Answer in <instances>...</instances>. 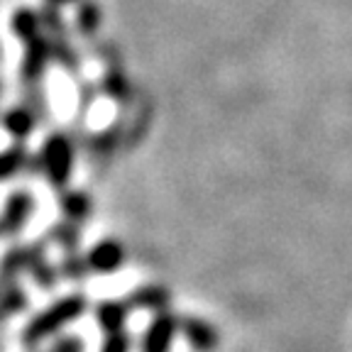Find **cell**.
I'll list each match as a JSON object with an SVG mask.
<instances>
[{"instance_id":"14","label":"cell","mask_w":352,"mask_h":352,"mask_svg":"<svg viewBox=\"0 0 352 352\" xmlns=\"http://www.w3.org/2000/svg\"><path fill=\"white\" fill-rule=\"evenodd\" d=\"M10 30L22 44H28L30 39H34L37 34H42V20H39V12L32 10V8H17L12 12L10 20Z\"/></svg>"},{"instance_id":"6","label":"cell","mask_w":352,"mask_h":352,"mask_svg":"<svg viewBox=\"0 0 352 352\" xmlns=\"http://www.w3.org/2000/svg\"><path fill=\"white\" fill-rule=\"evenodd\" d=\"M94 274H113L125 262V248L118 240H100L86 254Z\"/></svg>"},{"instance_id":"19","label":"cell","mask_w":352,"mask_h":352,"mask_svg":"<svg viewBox=\"0 0 352 352\" xmlns=\"http://www.w3.org/2000/svg\"><path fill=\"white\" fill-rule=\"evenodd\" d=\"M52 61L61 64L66 72L76 74L78 66H81V59H78V52L72 47V42L66 37H52Z\"/></svg>"},{"instance_id":"24","label":"cell","mask_w":352,"mask_h":352,"mask_svg":"<svg viewBox=\"0 0 352 352\" xmlns=\"http://www.w3.org/2000/svg\"><path fill=\"white\" fill-rule=\"evenodd\" d=\"M52 352H83V342L81 338H74V336L59 338L56 345L52 347Z\"/></svg>"},{"instance_id":"20","label":"cell","mask_w":352,"mask_h":352,"mask_svg":"<svg viewBox=\"0 0 352 352\" xmlns=\"http://www.w3.org/2000/svg\"><path fill=\"white\" fill-rule=\"evenodd\" d=\"M59 274L69 281H83L91 274V264L81 252H66L59 262Z\"/></svg>"},{"instance_id":"22","label":"cell","mask_w":352,"mask_h":352,"mask_svg":"<svg viewBox=\"0 0 352 352\" xmlns=\"http://www.w3.org/2000/svg\"><path fill=\"white\" fill-rule=\"evenodd\" d=\"M130 336H127V330H116V333H108L103 340V347H100V352H130Z\"/></svg>"},{"instance_id":"16","label":"cell","mask_w":352,"mask_h":352,"mask_svg":"<svg viewBox=\"0 0 352 352\" xmlns=\"http://www.w3.org/2000/svg\"><path fill=\"white\" fill-rule=\"evenodd\" d=\"M50 240L56 242L64 252H78V245H81V228L78 223H72V220H61V223H54L50 228Z\"/></svg>"},{"instance_id":"15","label":"cell","mask_w":352,"mask_h":352,"mask_svg":"<svg viewBox=\"0 0 352 352\" xmlns=\"http://www.w3.org/2000/svg\"><path fill=\"white\" fill-rule=\"evenodd\" d=\"M30 157H32V154L25 149L22 142L3 149V152H0V182H8V179H12V176L17 174V171L28 169Z\"/></svg>"},{"instance_id":"12","label":"cell","mask_w":352,"mask_h":352,"mask_svg":"<svg viewBox=\"0 0 352 352\" xmlns=\"http://www.w3.org/2000/svg\"><path fill=\"white\" fill-rule=\"evenodd\" d=\"M28 270H30V248L28 245L10 248L6 254H3V259H0V284L20 281V274Z\"/></svg>"},{"instance_id":"13","label":"cell","mask_w":352,"mask_h":352,"mask_svg":"<svg viewBox=\"0 0 352 352\" xmlns=\"http://www.w3.org/2000/svg\"><path fill=\"white\" fill-rule=\"evenodd\" d=\"M59 206H61V210H64L66 220L78 223V226H81L83 220H88L91 208H94V204H91V198H88L86 191H69V188L59 191Z\"/></svg>"},{"instance_id":"10","label":"cell","mask_w":352,"mask_h":352,"mask_svg":"<svg viewBox=\"0 0 352 352\" xmlns=\"http://www.w3.org/2000/svg\"><path fill=\"white\" fill-rule=\"evenodd\" d=\"M132 314L130 301H103L96 306V323L108 333H116V330H122Z\"/></svg>"},{"instance_id":"23","label":"cell","mask_w":352,"mask_h":352,"mask_svg":"<svg viewBox=\"0 0 352 352\" xmlns=\"http://www.w3.org/2000/svg\"><path fill=\"white\" fill-rule=\"evenodd\" d=\"M25 105L37 116V120H44V118H47V100H44V94L39 91V83L28 86V100H25Z\"/></svg>"},{"instance_id":"4","label":"cell","mask_w":352,"mask_h":352,"mask_svg":"<svg viewBox=\"0 0 352 352\" xmlns=\"http://www.w3.org/2000/svg\"><path fill=\"white\" fill-rule=\"evenodd\" d=\"M34 210V198L28 188H17L8 196L6 208L0 215V235L3 237H12L28 226L30 215Z\"/></svg>"},{"instance_id":"26","label":"cell","mask_w":352,"mask_h":352,"mask_svg":"<svg viewBox=\"0 0 352 352\" xmlns=\"http://www.w3.org/2000/svg\"><path fill=\"white\" fill-rule=\"evenodd\" d=\"M0 237H3V235H0Z\"/></svg>"},{"instance_id":"9","label":"cell","mask_w":352,"mask_h":352,"mask_svg":"<svg viewBox=\"0 0 352 352\" xmlns=\"http://www.w3.org/2000/svg\"><path fill=\"white\" fill-rule=\"evenodd\" d=\"M132 308H142V311H154V314H162V311H169L171 294L166 286L162 284H144L140 289L127 296Z\"/></svg>"},{"instance_id":"8","label":"cell","mask_w":352,"mask_h":352,"mask_svg":"<svg viewBox=\"0 0 352 352\" xmlns=\"http://www.w3.org/2000/svg\"><path fill=\"white\" fill-rule=\"evenodd\" d=\"M30 248V276H32V281L37 286H42V289H52V286L56 284V279H59V267H54V264L47 259V248H44V242H32V245H28Z\"/></svg>"},{"instance_id":"17","label":"cell","mask_w":352,"mask_h":352,"mask_svg":"<svg viewBox=\"0 0 352 352\" xmlns=\"http://www.w3.org/2000/svg\"><path fill=\"white\" fill-rule=\"evenodd\" d=\"M103 20V10L96 0H81L76 10V30L81 34H94L100 28Z\"/></svg>"},{"instance_id":"11","label":"cell","mask_w":352,"mask_h":352,"mask_svg":"<svg viewBox=\"0 0 352 352\" xmlns=\"http://www.w3.org/2000/svg\"><path fill=\"white\" fill-rule=\"evenodd\" d=\"M34 125H37V116H34L28 105H17V108H10L6 116H3V127L10 132L17 142H25V140L32 135Z\"/></svg>"},{"instance_id":"25","label":"cell","mask_w":352,"mask_h":352,"mask_svg":"<svg viewBox=\"0 0 352 352\" xmlns=\"http://www.w3.org/2000/svg\"><path fill=\"white\" fill-rule=\"evenodd\" d=\"M72 3H81V0H47V6H54V8L72 6Z\"/></svg>"},{"instance_id":"2","label":"cell","mask_w":352,"mask_h":352,"mask_svg":"<svg viewBox=\"0 0 352 352\" xmlns=\"http://www.w3.org/2000/svg\"><path fill=\"white\" fill-rule=\"evenodd\" d=\"M39 157H42L44 176L52 184V188L64 191L74 169V142L66 138L64 132H52L50 138L44 140Z\"/></svg>"},{"instance_id":"18","label":"cell","mask_w":352,"mask_h":352,"mask_svg":"<svg viewBox=\"0 0 352 352\" xmlns=\"http://www.w3.org/2000/svg\"><path fill=\"white\" fill-rule=\"evenodd\" d=\"M103 91L110 96V98L116 100V103H120V105L130 103V98H132L130 81H127L125 74L118 72V69H110V72L103 76Z\"/></svg>"},{"instance_id":"7","label":"cell","mask_w":352,"mask_h":352,"mask_svg":"<svg viewBox=\"0 0 352 352\" xmlns=\"http://www.w3.org/2000/svg\"><path fill=\"white\" fill-rule=\"evenodd\" d=\"M182 336L186 338V342L196 352H213L220 342L218 330L204 318H196V316H182Z\"/></svg>"},{"instance_id":"5","label":"cell","mask_w":352,"mask_h":352,"mask_svg":"<svg viewBox=\"0 0 352 352\" xmlns=\"http://www.w3.org/2000/svg\"><path fill=\"white\" fill-rule=\"evenodd\" d=\"M179 323H182V316L171 314V311H162L154 316L142 338V352H169L174 338L182 333Z\"/></svg>"},{"instance_id":"21","label":"cell","mask_w":352,"mask_h":352,"mask_svg":"<svg viewBox=\"0 0 352 352\" xmlns=\"http://www.w3.org/2000/svg\"><path fill=\"white\" fill-rule=\"evenodd\" d=\"M39 20H42V30L50 34V37H66V32H69L59 8H54V6H44L42 10H39Z\"/></svg>"},{"instance_id":"1","label":"cell","mask_w":352,"mask_h":352,"mask_svg":"<svg viewBox=\"0 0 352 352\" xmlns=\"http://www.w3.org/2000/svg\"><path fill=\"white\" fill-rule=\"evenodd\" d=\"M86 296L83 294H69V296L54 301L50 308H44L42 314H37L22 330V342L25 345H39L42 340H47L50 336L59 333L64 325H69L72 320L81 318L86 314Z\"/></svg>"},{"instance_id":"3","label":"cell","mask_w":352,"mask_h":352,"mask_svg":"<svg viewBox=\"0 0 352 352\" xmlns=\"http://www.w3.org/2000/svg\"><path fill=\"white\" fill-rule=\"evenodd\" d=\"M50 61H52V37L47 32H42L25 44V59H22L20 66L22 81L28 83V86L39 83L44 72H47V66H50Z\"/></svg>"}]
</instances>
